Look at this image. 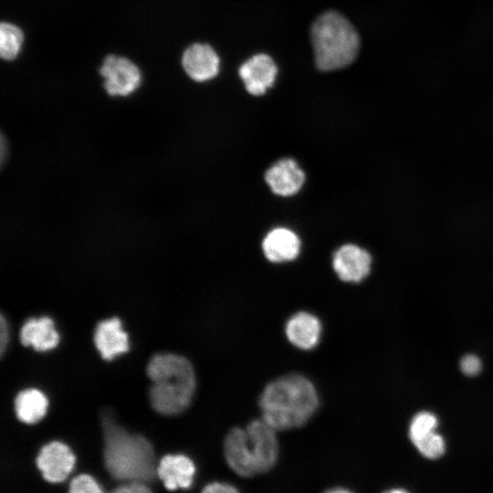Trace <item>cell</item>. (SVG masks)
Masks as SVG:
<instances>
[{"label":"cell","instance_id":"obj_1","mask_svg":"<svg viewBox=\"0 0 493 493\" xmlns=\"http://www.w3.org/2000/svg\"><path fill=\"white\" fill-rule=\"evenodd\" d=\"M318 404V393L312 383L297 373L270 382L259 398L262 419L277 431L305 425Z\"/></svg>","mask_w":493,"mask_h":493},{"label":"cell","instance_id":"obj_2","mask_svg":"<svg viewBox=\"0 0 493 493\" xmlns=\"http://www.w3.org/2000/svg\"><path fill=\"white\" fill-rule=\"evenodd\" d=\"M102 429L104 463L110 474L120 480L151 481L156 473L151 443L126 431L110 414L102 415Z\"/></svg>","mask_w":493,"mask_h":493},{"label":"cell","instance_id":"obj_3","mask_svg":"<svg viewBox=\"0 0 493 493\" xmlns=\"http://www.w3.org/2000/svg\"><path fill=\"white\" fill-rule=\"evenodd\" d=\"M147 374L152 382L149 398L155 411L176 414L188 407L195 390V376L186 358L173 353L156 354L147 365Z\"/></svg>","mask_w":493,"mask_h":493},{"label":"cell","instance_id":"obj_4","mask_svg":"<svg viewBox=\"0 0 493 493\" xmlns=\"http://www.w3.org/2000/svg\"><path fill=\"white\" fill-rule=\"evenodd\" d=\"M276 432L262 418L252 421L244 428L231 429L224 443V453L230 468L246 477L268 471L278 456Z\"/></svg>","mask_w":493,"mask_h":493},{"label":"cell","instance_id":"obj_5","mask_svg":"<svg viewBox=\"0 0 493 493\" xmlns=\"http://www.w3.org/2000/svg\"><path fill=\"white\" fill-rule=\"evenodd\" d=\"M315 63L330 71L350 65L357 57L360 38L351 22L336 11L320 15L311 27Z\"/></svg>","mask_w":493,"mask_h":493},{"label":"cell","instance_id":"obj_6","mask_svg":"<svg viewBox=\"0 0 493 493\" xmlns=\"http://www.w3.org/2000/svg\"><path fill=\"white\" fill-rule=\"evenodd\" d=\"M99 73L103 79L106 93L111 97H128L134 93L142 83V73L138 66L122 56H105Z\"/></svg>","mask_w":493,"mask_h":493},{"label":"cell","instance_id":"obj_7","mask_svg":"<svg viewBox=\"0 0 493 493\" xmlns=\"http://www.w3.org/2000/svg\"><path fill=\"white\" fill-rule=\"evenodd\" d=\"M75 462L71 449L58 441L45 445L37 458V467L44 478L52 483L65 480L73 470Z\"/></svg>","mask_w":493,"mask_h":493},{"label":"cell","instance_id":"obj_8","mask_svg":"<svg viewBox=\"0 0 493 493\" xmlns=\"http://www.w3.org/2000/svg\"><path fill=\"white\" fill-rule=\"evenodd\" d=\"M372 262V256L366 249L347 244L334 253L332 266L341 280L360 282L369 275Z\"/></svg>","mask_w":493,"mask_h":493},{"label":"cell","instance_id":"obj_9","mask_svg":"<svg viewBox=\"0 0 493 493\" xmlns=\"http://www.w3.org/2000/svg\"><path fill=\"white\" fill-rule=\"evenodd\" d=\"M181 63L190 79L204 82L217 75L220 59L215 49L208 44L194 43L184 49Z\"/></svg>","mask_w":493,"mask_h":493},{"label":"cell","instance_id":"obj_10","mask_svg":"<svg viewBox=\"0 0 493 493\" xmlns=\"http://www.w3.org/2000/svg\"><path fill=\"white\" fill-rule=\"evenodd\" d=\"M278 68L273 59L266 54H257L239 68V76L246 90L252 95H262L276 79Z\"/></svg>","mask_w":493,"mask_h":493},{"label":"cell","instance_id":"obj_11","mask_svg":"<svg viewBox=\"0 0 493 493\" xmlns=\"http://www.w3.org/2000/svg\"><path fill=\"white\" fill-rule=\"evenodd\" d=\"M265 179L273 193L289 196L299 191L305 174L294 160L282 159L267 171Z\"/></svg>","mask_w":493,"mask_h":493},{"label":"cell","instance_id":"obj_12","mask_svg":"<svg viewBox=\"0 0 493 493\" xmlns=\"http://www.w3.org/2000/svg\"><path fill=\"white\" fill-rule=\"evenodd\" d=\"M94 341L101 357L108 361L129 350L128 335L118 318L100 321L95 330Z\"/></svg>","mask_w":493,"mask_h":493},{"label":"cell","instance_id":"obj_13","mask_svg":"<svg viewBox=\"0 0 493 493\" xmlns=\"http://www.w3.org/2000/svg\"><path fill=\"white\" fill-rule=\"evenodd\" d=\"M156 473L168 489L188 488L194 481L195 466L184 455H167L160 461Z\"/></svg>","mask_w":493,"mask_h":493},{"label":"cell","instance_id":"obj_14","mask_svg":"<svg viewBox=\"0 0 493 493\" xmlns=\"http://www.w3.org/2000/svg\"><path fill=\"white\" fill-rule=\"evenodd\" d=\"M262 247L269 261L279 263L293 260L298 257L300 241L291 230L278 227L266 236Z\"/></svg>","mask_w":493,"mask_h":493},{"label":"cell","instance_id":"obj_15","mask_svg":"<svg viewBox=\"0 0 493 493\" xmlns=\"http://www.w3.org/2000/svg\"><path fill=\"white\" fill-rule=\"evenodd\" d=\"M285 331L290 343L299 349L309 350L319 342L321 325L314 315L298 312L288 320Z\"/></svg>","mask_w":493,"mask_h":493},{"label":"cell","instance_id":"obj_16","mask_svg":"<svg viewBox=\"0 0 493 493\" xmlns=\"http://www.w3.org/2000/svg\"><path fill=\"white\" fill-rule=\"evenodd\" d=\"M19 338L22 344L40 351L55 348L59 340L53 320L48 317L26 320L20 330Z\"/></svg>","mask_w":493,"mask_h":493},{"label":"cell","instance_id":"obj_17","mask_svg":"<svg viewBox=\"0 0 493 493\" xmlns=\"http://www.w3.org/2000/svg\"><path fill=\"white\" fill-rule=\"evenodd\" d=\"M47 399L37 389L21 391L15 400V410L17 418L26 424H34L44 417L47 408Z\"/></svg>","mask_w":493,"mask_h":493},{"label":"cell","instance_id":"obj_18","mask_svg":"<svg viewBox=\"0 0 493 493\" xmlns=\"http://www.w3.org/2000/svg\"><path fill=\"white\" fill-rule=\"evenodd\" d=\"M23 43V33L19 26L10 22L0 23V57L10 61L16 58Z\"/></svg>","mask_w":493,"mask_h":493},{"label":"cell","instance_id":"obj_19","mask_svg":"<svg viewBox=\"0 0 493 493\" xmlns=\"http://www.w3.org/2000/svg\"><path fill=\"white\" fill-rule=\"evenodd\" d=\"M438 426L437 417L427 411L416 414L409 425V438L415 444L422 438L436 431Z\"/></svg>","mask_w":493,"mask_h":493},{"label":"cell","instance_id":"obj_20","mask_svg":"<svg viewBox=\"0 0 493 493\" xmlns=\"http://www.w3.org/2000/svg\"><path fill=\"white\" fill-rule=\"evenodd\" d=\"M417 451L427 459H437L446 452V442L436 431L414 444Z\"/></svg>","mask_w":493,"mask_h":493},{"label":"cell","instance_id":"obj_21","mask_svg":"<svg viewBox=\"0 0 493 493\" xmlns=\"http://www.w3.org/2000/svg\"><path fill=\"white\" fill-rule=\"evenodd\" d=\"M68 493H103V490L94 477L83 474L70 482Z\"/></svg>","mask_w":493,"mask_h":493},{"label":"cell","instance_id":"obj_22","mask_svg":"<svg viewBox=\"0 0 493 493\" xmlns=\"http://www.w3.org/2000/svg\"><path fill=\"white\" fill-rule=\"evenodd\" d=\"M481 361L476 355L467 354L460 361V369L462 372L467 376H474L477 374L481 371Z\"/></svg>","mask_w":493,"mask_h":493},{"label":"cell","instance_id":"obj_23","mask_svg":"<svg viewBox=\"0 0 493 493\" xmlns=\"http://www.w3.org/2000/svg\"><path fill=\"white\" fill-rule=\"evenodd\" d=\"M202 493H239L237 489L226 483L214 482L205 486Z\"/></svg>","mask_w":493,"mask_h":493},{"label":"cell","instance_id":"obj_24","mask_svg":"<svg viewBox=\"0 0 493 493\" xmlns=\"http://www.w3.org/2000/svg\"><path fill=\"white\" fill-rule=\"evenodd\" d=\"M9 341V328L8 323L5 320L4 316L1 315L0 320V352L1 355L4 354Z\"/></svg>","mask_w":493,"mask_h":493},{"label":"cell","instance_id":"obj_25","mask_svg":"<svg viewBox=\"0 0 493 493\" xmlns=\"http://www.w3.org/2000/svg\"><path fill=\"white\" fill-rule=\"evenodd\" d=\"M127 487L130 493H152L143 482H131Z\"/></svg>","mask_w":493,"mask_h":493},{"label":"cell","instance_id":"obj_26","mask_svg":"<svg viewBox=\"0 0 493 493\" xmlns=\"http://www.w3.org/2000/svg\"><path fill=\"white\" fill-rule=\"evenodd\" d=\"M383 493H410L404 488H391L389 490L384 491Z\"/></svg>","mask_w":493,"mask_h":493},{"label":"cell","instance_id":"obj_27","mask_svg":"<svg viewBox=\"0 0 493 493\" xmlns=\"http://www.w3.org/2000/svg\"><path fill=\"white\" fill-rule=\"evenodd\" d=\"M110 493H130V491L127 486H123V487L117 488Z\"/></svg>","mask_w":493,"mask_h":493},{"label":"cell","instance_id":"obj_28","mask_svg":"<svg viewBox=\"0 0 493 493\" xmlns=\"http://www.w3.org/2000/svg\"><path fill=\"white\" fill-rule=\"evenodd\" d=\"M326 493H352V492L345 488H333V489L328 490Z\"/></svg>","mask_w":493,"mask_h":493}]
</instances>
